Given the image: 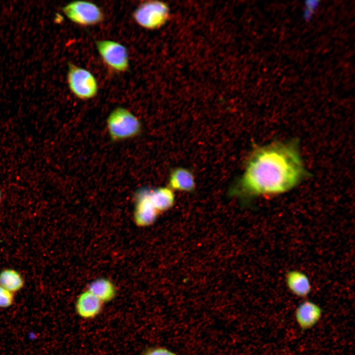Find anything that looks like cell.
Returning <instances> with one entry per match:
<instances>
[{"label": "cell", "instance_id": "obj_1", "mask_svg": "<svg viewBox=\"0 0 355 355\" xmlns=\"http://www.w3.org/2000/svg\"><path fill=\"white\" fill-rule=\"evenodd\" d=\"M307 176L296 142H275L251 151L229 194L245 204L259 196L287 192Z\"/></svg>", "mask_w": 355, "mask_h": 355}, {"label": "cell", "instance_id": "obj_2", "mask_svg": "<svg viewBox=\"0 0 355 355\" xmlns=\"http://www.w3.org/2000/svg\"><path fill=\"white\" fill-rule=\"evenodd\" d=\"M107 129L111 140L120 141L133 138L142 130L141 121L130 110L117 107L109 114L106 120Z\"/></svg>", "mask_w": 355, "mask_h": 355}, {"label": "cell", "instance_id": "obj_3", "mask_svg": "<svg viewBox=\"0 0 355 355\" xmlns=\"http://www.w3.org/2000/svg\"><path fill=\"white\" fill-rule=\"evenodd\" d=\"M67 79L70 91L80 100H90L98 94L97 80L93 73L85 68L69 63Z\"/></svg>", "mask_w": 355, "mask_h": 355}, {"label": "cell", "instance_id": "obj_4", "mask_svg": "<svg viewBox=\"0 0 355 355\" xmlns=\"http://www.w3.org/2000/svg\"><path fill=\"white\" fill-rule=\"evenodd\" d=\"M169 8L165 3L149 0L140 4L135 9L133 17L140 27L147 30H155L162 26L169 16Z\"/></svg>", "mask_w": 355, "mask_h": 355}, {"label": "cell", "instance_id": "obj_5", "mask_svg": "<svg viewBox=\"0 0 355 355\" xmlns=\"http://www.w3.org/2000/svg\"><path fill=\"white\" fill-rule=\"evenodd\" d=\"M62 10L70 21L83 27L96 25L104 19L101 8L90 1H73L63 6Z\"/></svg>", "mask_w": 355, "mask_h": 355}, {"label": "cell", "instance_id": "obj_6", "mask_svg": "<svg viewBox=\"0 0 355 355\" xmlns=\"http://www.w3.org/2000/svg\"><path fill=\"white\" fill-rule=\"evenodd\" d=\"M96 46L102 60L112 71L124 72L129 68V57L127 48L121 43L108 39L96 41Z\"/></svg>", "mask_w": 355, "mask_h": 355}, {"label": "cell", "instance_id": "obj_7", "mask_svg": "<svg viewBox=\"0 0 355 355\" xmlns=\"http://www.w3.org/2000/svg\"><path fill=\"white\" fill-rule=\"evenodd\" d=\"M323 312L319 305L310 300H305L296 308L294 317L299 328L306 331L317 324L322 317Z\"/></svg>", "mask_w": 355, "mask_h": 355}, {"label": "cell", "instance_id": "obj_8", "mask_svg": "<svg viewBox=\"0 0 355 355\" xmlns=\"http://www.w3.org/2000/svg\"><path fill=\"white\" fill-rule=\"evenodd\" d=\"M148 189L142 188L136 194L134 221L139 226L144 227L152 224L159 214L151 203L148 193Z\"/></svg>", "mask_w": 355, "mask_h": 355}, {"label": "cell", "instance_id": "obj_9", "mask_svg": "<svg viewBox=\"0 0 355 355\" xmlns=\"http://www.w3.org/2000/svg\"><path fill=\"white\" fill-rule=\"evenodd\" d=\"M103 303L88 290L81 292L75 302L77 316L85 320H93L102 312Z\"/></svg>", "mask_w": 355, "mask_h": 355}, {"label": "cell", "instance_id": "obj_10", "mask_svg": "<svg viewBox=\"0 0 355 355\" xmlns=\"http://www.w3.org/2000/svg\"><path fill=\"white\" fill-rule=\"evenodd\" d=\"M168 186L173 191L192 192L196 187L194 176L187 169L175 168L170 172Z\"/></svg>", "mask_w": 355, "mask_h": 355}, {"label": "cell", "instance_id": "obj_11", "mask_svg": "<svg viewBox=\"0 0 355 355\" xmlns=\"http://www.w3.org/2000/svg\"><path fill=\"white\" fill-rule=\"evenodd\" d=\"M285 282L288 290L295 296L305 298L311 293V284L309 277L304 273L298 270L288 272Z\"/></svg>", "mask_w": 355, "mask_h": 355}, {"label": "cell", "instance_id": "obj_12", "mask_svg": "<svg viewBox=\"0 0 355 355\" xmlns=\"http://www.w3.org/2000/svg\"><path fill=\"white\" fill-rule=\"evenodd\" d=\"M103 304L111 301L116 296L117 290L110 280L101 278L93 281L87 289Z\"/></svg>", "mask_w": 355, "mask_h": 355}, {"label": "cell", "instance_id": "obj_13", "mask_svg": "<svg viewBox=\"0 0 355 355\" xmlns=\"http://www.w3.org/2000/svg\"><path fill=\"white\" fill-rule=\"evenodd\" d=\"M148 193L151 203L159 213L169 209L175 202L174 191L168 186L148 189Z\"/></svg>", "mask_w": 355, "mask_h": 355}, {"label": "cell", "instance_id": "obj_14", "mask_svg": "<svg viewBox=\"0 0 355 355\" xmlns=\"http://www.w3.org/2000/svg\"><path fill=\"white\" fill-rule=\"evenodd\" d=\"M25 281L21 273L15 269L6 268L0 272V285L15 293L24 287Z\"/></svg>", "mask_w": 355, "mask_h": 355}, {"label": "cell", "instance_id": "obj_15", "mask_svg": "<svg viewBox=\"0 0 355 355\" xmlns=\"http://www.w3.org/2000/svg\"><path fill=\"white\" fill-rule=\"evenodd\" d=\"M15 294L0 285V308L11 307L14 302Z\"/></svg>", "mask_w": 355, "mask_h": 355}, {"label": "cell", "instance_id": "obj_16", "mask_svg": "<svg viewBox=\"0 0 355 355\" xmlns=\"http://www.w3.org/2000/svg\"><path fill=\"white\" fill-rule=\"evenodd\" d=\"M141 355H180L163 346H153L145 349Z\"/></svg>", "mask_w": 355, "mask_h": 355}, {"label": "cell", "instance_id": "obj_17", "mask_svg": "<svg viewBox=\"0 0 355 355\" xmlns=\"http://www.w3.org/2000/svg\"><path fill=\"white\" fill-rule=\"evenodd\" d=\"M309 3L308 2V3L306 4V9L305 10V12H304V15L305 17H306L307 18L310 17V15H311V14L313 12V11L315 9L317 4L315 3Z\"/></svg>", "mask_w": 355, "mask_h": 355}, {"label": "cell", "instance_id": "obj_18", "mask_svg": "<svg viewBox=\"0 0 355 355\" xmlns=\"http://www.w3.org/2000/svg\"><path fill=\"white\" fill-rule=\"evenodd\" d=\"M1 192H0V201H1Z\"/></svg>", "mask_w": 355, "mask_h": 355}]
</instances>
